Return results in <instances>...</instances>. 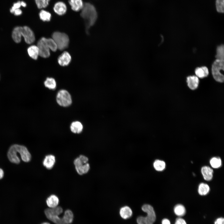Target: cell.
<instances>
[{
	"instance_id": "obj_39",
	"label": "cell",
	"mask_w": 224,
	"mask_h": 224,
	"mask_svg": "<svg viewBox=\"0 0 224 224\" xmlns=\"http://www.w3.org/2000/svg\"><path fill=\"white\" fill-rule=\"evenodd\" d=\"M22 13V11L20 8L15 10L13 13L15 16H19L21 15Z\"/></svg>"
},
{
	"instance_id": "obj_1",
	"label": "cell",
	"mask_w": 224,
	"mask_h": 224,
	"mask_svg": "<svg viewBox=\"0 0 224 224\" xmlns=\"http://www.w3.org/2000/svg\"><path fill=\"white\" fill-rule=\"evenodd\" d=\"M80 15L85 21L86 30L88 34L89 29L94 25L97 19L96 9L91 3L86 2L84 4Z\"/></svg>"
},
{
	"instance_id": "obj_20",
	"label": "cell",
	"mask_w": 224,
	"mask_h": 224,
	"mask_svg": "<svg viewBox=\"0 0 224 224\" xmlns=\"http://www.w3.org/2000/svg\"><path fill=\"white\" fill-rule=\"evenodd\" d=\"M20 28V26L15 27L12 32V38L14 41L17 43L20 42L21 40Z\"/></svg>"
},
{
	"instance_id": "obj_4",
	"label": "cell",
	"mask_w": 224,
	"mask_h": 224,
	"mask_svg": "<svg viewBox=\"0 0 224 224\" xmlns=\"http://www.w3.org/2000/svg\"><path fill=\"white\" fill-rule=\"evenodd\" d=\"M224 60L216 59L212 65V71L213 78L217 81L222 82L224 81L223 75L221 71L224 70Z\"/></svg>"
},
{
	"instance_id": "obj_27",
	"label": "cell",
	"mask_w": 224,
	"mask_h": 224,
	"mask_svg": "<svg viewBox=\"0 0 224 224\" xmlns=\"http://www.w3.org/2000/svg\"><path fill=\"white\" fill-rule=\"evenodd\" d=\"M44 85L45 87L50 89H55L56 86L55 79L52 77H47L44 82Z\"/></svg>"
},
{
	"instance_id": "obj_8",
	"label": "cell",
	"mask_w": 224,
	"mask_h": 224,
	"mask_svg": "<svg viewBox=\"0 0 224 224\" xmlns=\"http://www.w3.org/2000/svg\"><path fill=\"white\" fill-rule=\"evenodd\" d=\"M21 36L24 37L25 42L28 44H31L35 40V35L32 30L28 26H21Z\"/></svg>"
},
{
	"instance_id": "obj_24",
	"label": "cell",
	"mask_w": 224,
	"mask_h": 224,
	"mask_svg": "<svg viewBox=\"0 0 224 224\" xmlns=\"http://www.w3.org/2000/svg\"><path fill=\"white\" fill-rule=\"evenodd\" d=\"M209 190L210 188L207 184L202 183L199 185L198 192L200 195H206L209 193Z\"/></svg>"
},
{
	"instance_id": "obj_29",
	"label": "cell",
	"mask_w": 224,
	"mask_h": 224,
	"mask_svg": "<svg viewBox=\"0 0 224 224\" xmlns=\"http://www.w3.org/2000/svg\"><path fill=\"white\" fill-rule=\"evenodd\" d=\"M88 161V159L86 156L81 155L74 160V164L75 166H77L82 164L87 163Z\"/></svg>"
},
{
	"instance_id": "obj_41",
	"label": "cell",
	"mask_w": 224,
	"mask_h": 224,
	"mask_svg": "<svg viewBox=\"0 0 224 224\" xmlns=\"http://www.w3.org/2000/svg\"><path fill=\"white\" fill-rule=\"evenodd\" d=\"M162 224H170L169 220L167 219H164L162 221Z\"/></svg>"
},
{
	"instance_id": "obj_11",
	"label": "cell",
	"mask_w": 224,
	"mask_h": 224,
	"mask_svg": "<svg viewBox=\"0 0 224 224\" xmlns=\"http://www.w3.org/2000/svg\"><path fill=\"white\" fill-rule=\"evenodd\" d=\"M71 60V57L68 52L65 51L62 53L58 58V63L63 66L68 65Z\"/></svg>"
},
{
	"instance_id": "obj_17",
	"label": "cell",
	"mask_w": 224,
	"mask_h": 224,
	"mask_svg": "<svg viewBox=\"0 0 224 224\" xmlns=\"http://www.w3.org/2000/svg\"><path fill=\"white\" fill-rule=\"evenodd\" d=\"M59 202L58 198L54 194L50 195L47 198L46 200L47 206L50 208H53L58 206Z\"/></svg>"
},
{
	"instance_id": "obj_5",
	"label": "cell",
	"mask_w": 224,
	"mask_h": 224,
	"mask_svg": "<svg viewBox=\"0 0 224 224\" xmlns=\"http://www.w3.org/2000/svg\"><path fill=\"white\" fill-rule=\"evenodd\" d=\"M52 39L57 44L58 49L62 50L67 48L68 45L69 39L68 35L64 33L55 32L52 35Z\"/></svg>"
},
{
	"instance_id": "obj_2",
	"label": "cell",
	"mask_w": 224,
	"mask_h": 224,
	"mask_svg": "<svg viewBox=\"0 0 224 224\" xmlns=\"http://www.w3.org/2000/svg\"><path fill=\"white\" fill-rule=\"evenodd\" d=\"M63 212V209L60 206L47 208L44 211V213L46 217L56 224H66L63 216L62 217H59Z\"/></svg>"
},
{
	"instance_id": "obj_21",
	"label": "cell",
	"mask_w": 224,
	"mask_h": 224,
	"mask_svg": "<svg viewBox=\"0 0 224 224\" xmlns=\"http://www.w3.org/2000/svg\"><path fill=\"white\" fill-rule=\"evenodd\" d=\"M120 214L122 218L126 219L131 216L132 212L129 207L124 206L121 208L120 211Z\"/></svg>"
},
{
	"instance_id": "obj_38",
	"label": "cell",
	"mask_w": 224,
	"mask_h": 224,
	"mask_svg": "<svg viewBox=\"0 0 224 224\" xmlns=\"http://www.w3.org/2000/svg\"><path fill=\"white\" fill-rule=\"evenodd\" d=\"M224 219L222 217L217 218L215 221L214 224H224Z\"/></svg>"
},
{
	"instance_id": "obj_6",
	"label": "cell",
	"mask_w": 224,
	"mask_h": 224,
	"mask_svg": "<svg viewBox=\"0 0 224 224\" xmlns=\"http://www.w3.org/2000/svg\"><path fill=\"white\" fill-rule=\"evenodd\" d=\"M56 100L59 105L63 107L69 105L72 102L70 95L67 91L64 90L59 91L57 95Z\"/></svg>"
},
{
	"instance_id": "obj_19",
	"label": "cell",
	"mask_w": 224,
	"mask_h": 224,
	"mask_svg": "<svg viewBox=\"0 0 224 224\" xmlns=\"http://www.w3.org/2000/svg\"><path fill=\"white\" fill-rule=\"evenodd\" d=\"M27 52L31 58L35 60L37 59L39 55V51L37 46L33 45L30 46L28 48Z\"/></svg>"
},
{
	"instance_id": "obj_3",
	"label": "cell",
	"mask_w": 224,
	"mask_h": 224,
	"mask_svg": "<svg viewBox=\"0 0 224 224\" xmlns=\"http://www.w3.org/2000/svg\"><path fill=\"white\" fill-rule=\"evenodd\" d=\"M142 210L147 213L146 217L140 216L137 220L138 224H153L155 221L156 214L153 208L149 204H144L142 208Z\"/></svg>"
},
{
	"instance_id": "obj_7",
	"label": "cell",
	"mask_w": 224,
	"mask_h": 224,
	"mask_svg": "<svg viewBox=\"0 0 224 224\" xmlns=\"http://www.w3.org/2000/svg\"><path fill=\"white\" fill-rule=\"evenodd\" d=\"M45 39V37L41 38L37 44L39 55L44 58H48L50 55V49L46 43Z\"/></svg>"
},
{
	"instance_id": "obj_25",
	"label": "cell",
	"mask_w": 224,
	"mask_h": 224,
	"mask_svg": "<svg viewBox=\"0 0 224 224\" xmlns=\"http://www.w3.org/2000/svg\"><path fill=\"white\" fill-rule=\"evenodd\" d=\"M39 16L40 19L44 21H49L51 19V13L45 10H42L40 12Z\"/></svg>"
},
{
	"instance_id": "obj_12",
	"label": "cell",
	"mask_w": 224,
	"mask_h": 224,
	"mask_svg": "<svg viewBox=\"0 0 224 224\" xmlns=\"http://www.w3.org/2000/svg\"><path fill=\"white\" fill-rule=\"evenodd\" d=\"M53 10L57 14L61 16L64 15L67 11L66 4L62 2H58L54 5Z\"/></svg>"
},
{
	"instance_id": "obj_22",
	"label": "cell",
	"mask_w": 224,
	"mask_h": 224,
	"mask_svg": "<svg viewBox=\"0 0 224 224\" xmlns=\"http://www.w3.org/2000/svg\"><path fill=\"white\" fill-rule=\"evenodd\" d=\"M70 129L72 132L75 133H79L82 131L83 126L80 122L75 121L71 124Z\"/></svg>"
},
{
	"instance_id": "obj_23",
	"label": "cell",
	"mask_w": 224,
	"mask_h": 224,
	"mask_svg": "<svg viewBox=\"0 0 224 224\" xmlns=\"http://www.w3.org/2000/svg\"><path fill=\"white\" fill-rule=\"evenodd\" d=\"M75 167L77 173L80 175L87 173L90 168V165L88 163L81 164Z\"/></svg>"
},
{
	"instance_id": "obj_37",
	"label": "cell",
	"mask_w": 224,
	"mask_h": 224,
	"mask_svg": "<svg viewBox=\"0 0 224 224\" xmlns=\"http://www.w3.org/2000/svg\"><path fill=\"white\" fill-rule=\"evenodd\" d=\"M175 224H187L185 221L181 218H177L175 221Z\"/></svg>"
},
{
	"instance_id": "obj_44",
	"label": "cell",
	"mask_w": 224,
	"mask_h": 224,
	"mask_svg": "<svg viewBox=\"0 0 224 224\" xmlns=\"http://www.w3.org/2000/svg\"><path fill=\"white\" fill-rule=\"evenodd\" d=\"M41 224H50L49 223L47 222H44L42 223Z\"/></svg>"
},
{
	"instance_id": "obj_35",
	"label": "cell",
	"mask_w": 224,
	"mask_h": 224,
	"mask_svg": "<svg viewBox=\"0 0 224 224\" xmlns=\"http://www.w3.org/2000/svg\"><path fill=\"white\" fill-rule=\"evenodd\" d=\"M21 6V1H18L17 2L14 3L13 6L10 9V12L13 13L15 10L20 8Z\"/></svg>"
},
{
	"instance_id": "obj_36",
	"label": "cell",
	"mask_w": 224,
	"mask_h": 224,
	"mask_svg": "<svg viewBox=\"0 0 224 224\" xmlns=\"http://www.w3.org/2000/svg\"><path fill=\"white\" fill-rule=\"evenodd\" d=\"M37 7L39 9L43 8V0H35Z\"/></svg>"
},
{
	"instance_id": "obj_43",
	"label": "cell",
	"mask_w": 224,
	"mask_h": 224,
	"mask_svg": "<svg viewBox=\"0 0 224 224\" xmlns=\"http://www.w3.org/2000/svg\"><path fill=\"white\" fill-rule=\"evenodd\" d=\"M21 6L24 7H26V3L23 1H21Z\"/></svg>"
},
{
	"instance_id": "obj_26",
	"label": "cell",
	"mask_w": 224,
	"mask_h": 224,
	"mask_svg": "<svg viewBox=\"0 0 224 224\" xmlns=\"http://www.w3.org/2000/svg\"><path fill=\"white\" fill-rule=\"evenodd\" d=\"M174 212L176 215L178 216H182L185 214L186 210L184 206L180 204H178L175 207Z\"/></svg>"
},
{
	"instance_id": "obj_30",
	"label": "cell",
	"mask_w": 224,
	"mask_h": 224,
	"mask_svg": "<svg viewBox=\"0 0 224 224\" xmlns=\"http://www.w3.org/2000/svg\"><path fill=\"white\" fill-rule=\"evenodd\" d=\"M63 216L64 217L66 224H70L72 223L73 219V215L70 210H67L64 212Z\"/></svg>"
},
{
	"instance_id": "obj_18",
	"label": "cell",
	"mask_w": 224,
	"mask_h": 224,
	"mask_svg": "<svg viewBox=\"0 0 224 224\" xmlns=\"http://www.w3.org/2000/svg\"><path fill=\"white\" fill-rule=\"evenodd\" d=\"M195 72L197 77L201 78L207 77L209 74L208 69L205 66L197 68Z\"/></svg>"
},
{
	"instance_id": "obj_10",
	"label": "cell",
	"mask_w": 224,
	"mask_h": 224,
	"mask_svg": "<svg viewBox=\"0 0 224 224\" xmlns=\"http://www.w3.org/2000/svg\"><path fill=\"white\" fill-rule=\"evenodd\" d=\"M7 156L10 161L13 163L18 164L20 160L17 156L15 144L9 148L7 153Z\"/></svg>"
},
{
	"instance_id": "obj_28",
	"label": "cell",
	"mask_w": 224,
	"mask_h": 224,
	"mask_svg": "<svg viewBox=\"0 0 224 224\" xmlns=\"http://www.w3.org/2000/svg\"><path fill=\"white\" fill-rule=\"evenodd\" d=\"M153 166L156 170L161 171L165 169L166 164L163 161L156 160L154 162Z\"/></svg>"
},
{
	"instance_id": "obj_32",
	"label": "cell",
	"mask_w": 224,
	"mask_h": 224,
	"mask_svg": "<svg viewBox=\"0 0 224 224\" xmlns=\"http://www.w3.org/2000/svg\"><path fill=\"white\" fill-rule=\"evenodd\" d=\"M215 57L217 59L224 60V47L223 44L217 47Z\"/></svg>"
},
{
	"instance_id": "obj_16",
	"label": "cell",
	"mask_w": 224,
	"mask_h": 224,
	"mask_svg": "<svg viewBox=\"0 0 224 224\" xmlns=\"http://www.w3.org/2000/svg\"><path fill=\"white\" fill-rule=\"evenodd\" d=\"M69 3L72 10L75 12L82 10L84 5L82 0H69Z\"/></svg>"
},
{
	"instance_id": "obj_14",
	"label": "cell",
	"mask_w": 224,
	"mask_h": 224,
	"mask_svg": "<svg viewBox=\"0 0 224 224\" xmlns=\"http://www.w3.org/2000/svg\"><path fill=\"white\" fill-rule=\"evenodd\" d=\"M188 87L191 90L196 89L198 87L199 80L198 77L195 76H189L187 78Z\"/></svg>"
},
{
	"instance_id": "obj_15",
	"label": "cell",
	"mask_w": 224,
	"mask_h": 224,
	"mask_svg": "<svg viewBox=\"0 0 224 224\" xmlns=\"http://www.w3.org/2000/svg\"><path fill=\"white\" fill-rule=\"evenodd\" d=\"M202 174L204 179L206 181L211 180L213 177V170L210 167L205 166L201 169Z\"/></svg>"
},
{
	"instance_id": "obj_33",
	"label": "cell",
	"mask_w": 224,
	"mask_h": 224,
	"mask_svg": "<svg viewBox=\"0 0 224 224\" xmlns=\"http://www.w3.org/2000/svg\"><path fill=\"white\" fill-rule=\"evenodd\" d=\"M45 40L49 49L54 52L57 50L58 49L57 44L53 39L46 38Z\"/></svg>"
},
{
	"instance_id": "obj_31",
	"label": "cell",
	"mask_w": 224,
	"mask_h": 224,
	"mask_svg": "<svg viewBox=\"0 0 224 224\" xmlns=\"http://www.w3.org/2000/svg\"><path fill=\"white\" fill-rule=\"evenodd\" d=\"M211 166L214 168H217L222 165V160L219 157H214L212 158L210 161Z\"/></svg>"
},
{
	"instance_id": "obj_34",
	"label": "cell",
	"mask_w": 224,
	"mask_h": 224,
	"mask_svg": "<svg viewBox=\"0 0 224 224\" xmlns=\"http://www.w3.org/2000/svg\"><path fill=\"white\" fill-rule=\"evenodd\" d=\"M216 6L217 12L223 13L224 12V0H216Z\"/></svg>"
},
{
	"instance_id": "obj_42",
	"label": "cell",
	"mask_w": 224,
	"mask_h": 224,
	"mask_svg": "<svg viewBox=\"0 0 224 224\" xmlns=\"http://www.w3.org/2000/svg\"><path fill=\"white\" fill-rule=\"evenodd\" d=\"M4 171L1 168H0V179H2L4 176Z\"/></svg>"
},
{
	"instance_id": "obj_40",
	"label": "cell",
	"mask_w": 224,
	"mask_h": 224,
	"mask_svg": "<svg viewBox=\"0 0 224 224\" xmlns=\"http://www.w3.org/2000/svg\"><path fill=\"white\" fill-rule=\"evenodd\" d=\"M50 0H43V8H45L48 5Z\"/></svg>"
},
{
	"instance_id": "obj_13",
	"label": "cell",
	"mask_w": 224,
	"mask_h": 224,
	"mask_svg": "<svg viewBox=\"0 0 224 224\" xmlns=\"http://www.w3.org/2000/svg\"><path fill=\"white\" fill-rule=\"evenodd\" d=\"M55 162V158L54 156L48 155L45 156L43 164L44 166L48 169H51L54 166Z\"/></svg>"
},
{
	"instance_id": "obj_9",
	"label": "cell",
	"mask_w": 224,
	"mask_h": 224,
	"mask_svg": "<svg viewBox=\"0 0 224 224\" xmlns=\"http://www.w3.org/2000/svg\"><path fill=\"white\" fill-rule=\"evenodd\" d=\"M17 149L22 160L26 162L29 161L31 158V156L27 148L22 145L17 144Z\"/></svg>"
}]
</instances>
